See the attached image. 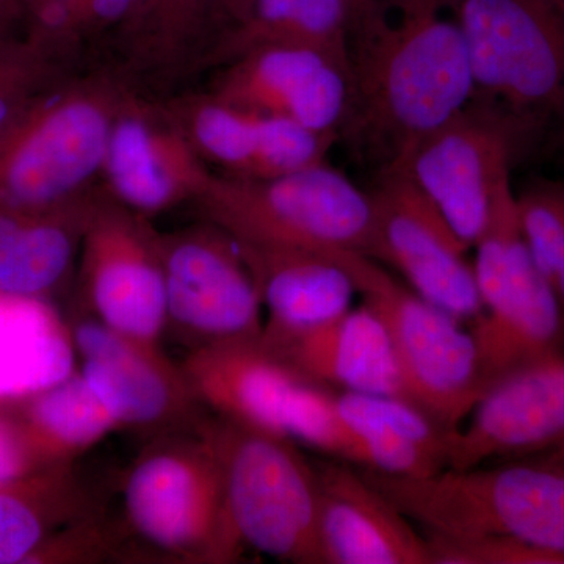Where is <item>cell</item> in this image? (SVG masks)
<instances>
[{"mask_svg": "<svg viewBox=\"0 0 564 564\" xmlns=\"http://www.w3.org/2000/svg\"><path fill=\"white\" fill-rule=\"evenodd\" d=\"M24 35L82 62L87 47L117 40L143 0H21Z\"/></svg>", "mask_w": 564, "mask_h": 564, "instance_id": "obj_30", "label": "cell"}, {"mask_svg": "<svg viewBox=\"0 0 564 564\" xmlns=\"http://www.w3.org/2000/svg\"><path fill=\"white\" fill-rule=\"evenodd\" d=\"M456 0H378L350 29V90L339 140L378 173L474 99Z\"/></svg>", "mask_w": 564, "mask_h": 564, "instance_id": "obj_1", "label": "cell"}, {"mask_svg": "<svg viewBox=\"0 0 564 564\" xmlns=\"http://www.w3.org/2000/svg\"><path fill=\"white\" fill-rule=\"evenodd\" d=\"M98 191L51 209L0 206V295L43 300L69 281Z\"/></svg>", "mask_w": 564, "mask_h": 564, "instance_id": "obj_24", "label": "cell"}, {"mask_svg": "<svg viewBox=\"0 0 564 564\" xmlns=\"http://www.w3.org/2000/svg\"><path fill=\"white\" fill-rule=\"evenodd\" d=\"M192 206L239 242L367 254L372 239L369 192L326 163L269 180L214 173Z\"/></svg>", "mask_w": 564, "mask_h": 564, "instance_id": "obj_5", "label": "cell"}, {"mask_svg": "<svg viewBox=\"0 0 564 564\" xmlns=\"http://www.w3.org/2000/svg\"><path fill=\"white\" fill-rule=\"evenodd\" d=\"M20 2H21V0H20Z\"/></svg>", "mask_w": 564, "mask_h": 564, "instance_id": "obj_41", "label": "cell"}, {"mask_svg": "<svg viewBox=\"0 0 564 564\" xmlns=\"http://www.w3.org/2000/svg\"><path fill=\"white\" fill-rule=\"evenodd\" d=\"M132 85L117 66L77 70L0 140V206L51 209L98 187L115 115Z\"/></svg>", "mask_w": 564, "mask_h": 564, "instance_id": "obj_2", "label": "cell"}, {"mask_svg": "<svg viewBox=\"0 0 564 564\" xmlns=\"http://www.w3.org/2000/svg\"><path fill=\"white\" fill-rule=\"evenodd\" d=\"M543 462L554 464V466H558L564 469V444L554 448V451L545 452Z\"/></svg>", "mask_w": 564, "mask_h": 564, "instance_id": "obj_38", "label": "cell"}, {"mask_svg": "<svg viewBox=\"0 0 564 564\" xmlns=\"http://www.w3.org/2000/svg\"><path fill=\"white\" fill-rule=\"evenodd\" d=\"M452 440L448 469L545 454L564 444V358L494 386Z\"/></svg>", "mask_w": 564, "mask_h": 564, "instance_id": "obj_17", "label": "cell"}, {"mask_svg": "<svg viewBox=\"0 0 564 564\" xmlns=\"http://www.w3.org/2000/svg\"><path fill=\"white\" fill-rule=\"evenodd\" d=\"M554 289L556 295H558L560 302H562V306L564 307V251L562 263H560L558 273H556L555 276Z\"/></svg>", "mask_w": 564, "mask_h": 564, "instance_id": "obj_39", "label": "cell"}, {"mask_svg": "<svg viewBox=\"0 0 564 564\" xmlns=\"http://www.w3.org/2000/svg\"><path fill=\"white\" fill-rule=\"evenodd\" d=\"M74 351L43 300L0 295V399L61 383L73 373Z\"/></svg>", "mask_w": 564, "mask_h": 564, "instance_id": "obj_27", "label": "cell"}, {"mask_svg": "<svg viewBox=\"0 0 564 564\" xmlns=\"http://www.w3.org/2000/svg\"><path fill=\"white\" fill-rule=\"evenodd\" d=\"M340 415L361 448L362 469L423 478L448 469L452 430L408 400L336 391Z\"/></svg>", "mask_w": 564, "mask_h": 564, "instance_id": "obj_25", "label": "cell"}, {"mask_svg": "<svg viewBox=\"0 0 564 564\" xmlns=\"http://www.w3.org/2000/svg\"><path fill=\"white\" fill-rule=\"evenodd\" d=\"M410 521L444 536H505L564 555V469L543 459L397 477L359 467Z\"/></svg>", "mask_w": 564, "mask_h": 564, "instance_id": "obj_4", "label": "cell"}, {"mask_svg": "<svg viewBox=\"0 0 564 564\" xmlns=\"http://www.w3.org/2000/svg\"><path fill=\"white\" fill-rule=\"evenodd\" d=\"M250 3L251 0H210L209 50L212 44H214V41L217 40L223 32L228 31L231 25L236 24V22L243 17L245 11L250 7Z\"/></svg>", "mask_w": 564, "mask_h": 564, "instance_id": "obj_34", "label": "cell"}, {"mask_svg": "<svg viewBox=\"0 0 564 564\" xmlns=\"http://www.w3.org/2000/svg\"><path fill=\"white\" fill-rule=\"evenodd\" d=\"M161 232L150 218L96 193L77 272L82 311L113 332L161 344L166 291Z\"/></svg>", "mask_w": 564, "mask_h": 564, "instance_id": "obj_9", "label": "cell"}, {"mask_svg": "<svg viewBox=\"0 0 564 564\" xmlns=\"http://www.w3.org/2000/svg\"><path fill=\"white\" fill-rule=\"evenodd\" d=\"M318 532L325 564H430L426 536L345 463H318Z\"/></svg>", "mask_w": 564, "mask_h": 564, "instance_id": "obj_20", "label": "cell"}, {"mask_svg": "<svg viewBox=\"0 0 564 564\" xmlns=\"http://www.w3.org/2000/svg\"><path fill=\"white\" fill-rule=\"evenodd\" d=\"M261 344L293 372L314 383L408 400L391 336L367 306L304 332H262Z\"/></svg>", "mask_w": 564, "mask_h": 564, "instance_id": "obj_19", "label": "cell"}, {"mask_svg": "<svg viewBox=\"0 0 564 564\" xmlns=\"http://www.w3.org/2000/svg\"><path fill=\"white\" fill-rule=\"evenodd\" d=\"M474 99L527 141L564 115V31L547 0H456Z\"/></svg>", "mask_w": 564, "mask_h": 564, "instance_id": "obj_6", "label": "cell"}, {"mask_svg": "<svg viewBox=\"0 0 564 564\" xmlns=\"http://www.w3.org/2000/svg\"><path fill=\"white\" fill-rule=\"evenodd\" d=\"M329 256L351 278L364 306L388 329L408 400L445 429L458 432L484 397L473 333L454 315L393 280L364 252L332 251Z\"/></svg>", "mask_w": 564, "mask_h": 564, "instance_id": "obj_8", "label": "cell"}, {"mask_svg": "<svg viewBox=\"0 0 564 564\" xmlns=\"http://www.w3.org/2000/svg\"><path fill=\"white\" fill-rule=\"evenodd\" d=\"M118 430L106 404L82 373L33 393L20 432L39 464L68 466L73 458Z\"/></svg>", "mask_w": 564, "mask_h": 564, "instance_id": "obj_29", "label": "cell"}, {"mask_svg": "<svg viewBox=\"0 0 564 564\" xmlns=\"http://www.w3.org/2000/svg\"><path fill=\"white\" fill-rule=\"evenodd\" d=\"M161 242L166 329L191 348L261 339V299L234 237L202 220Z\"/></svg>", "mask_w": 564, "mask_h": 564, "instance_id": "obj_11", "label": "cell"}, {"mask_svg": "<svg viewBox=\"0 0 564 564\" xmlns=\"http://www.w3.org/2000/svg\"><path fill=\"white\" fill-rule=\"evenodd\" d=\"M525 143L513 122L473 101L388 170L413 182L470 248L485 232L497 188L511 176L514 155Z\"/></svg>", "mask_w": 564, "mask_h": 564, "instance_id": "obj_10", "label": "cell"}, {"mask_svg": "<svg viewBox=\"0 0 564 564\" xmlns=\"http://www.w3.org/2000/svg\"><path fill=\"white\" fill-rule=\"evenodd\" d=\"M470 333L484 395L507 378L564 358L562 302L534 265L527 245L514 256L499 292Z\"/></svg>", "mask_w": 564, "mask_h": 564, "instance_id": "obj_18", "label": "cell"}, {"mask_svg": "<svg viewBox=\"0 0 564 564\" xmlns=\"http://www.w3.org/2000/svg\"><path fill=\"white\" fill-rule=\"evenodd\" d=\"M35 456L25 443L20 430L9 423L0 422V485L13 484L29 477Z\"/></svg>", "mask_w": 564, "mask_h": 564, "instance_id": "obj_33", "label": "cell"}, {"mask_svg": "<svg viewBox=\"0 0 564 564\" xmlns=\"http://www.w3.org/2000/svg\"><path fill=\"white\" fill-rule=\"evenodd\" d=\"M95 511L69 464L0 485V564L35 558L55 527L79 521Z\"/></svg>", "mask_w": 564, "mask_h": 564, "instance_id": "obj_28", "label": "cell"}, {"mask_svg": "<svg viewBox=\"0 0 564 564\" xmlns=\"http://www.w3.org/2000/svg\"><path fill=\"white\" fill-rule=\"evenodd\" d=\"M163 99L203 161L226 176L269 180L321 165L339 140L240 109L207 90L173 93Z\"/></svg>", "mask_w": 564, "mask_h": 564, "instance_id": "obj_15", "label": "cell"}, {"mask_svg": "<svg viewBox=\"0 0 564 564\" xmlns=\"http://www.w3.org/2000/svg\"><path fill=\"white\" fill-rule=\"evenodd\" d=\"M232 536L285 563L323 562L315 466L288 437L218 419L215 422Z\"/></svg>", "mask_w": 564, "mask_h": 564, "instance_id": "obj_7", "label": "cell"}, {"mask_svg": "<svg viewBox=\"0 0 564 564\" xmlns=\"http://www.w3.org/2000/svg\"><path fill=\"white\" fill-rule=\"evenodd\" d=\"M348 74L321 52L252 51L215 69L212 95L240 109L339 137L348 106Z\"/></svg>", "mask_w": 564, "mask_h": 564, "instance_id": "obj_16", "label": "cell"}, {"mask_svg": "<svg viewBox=\"0 0 564 564\" xmlns=\"http://www.w3.org/2000/svg\"><path fill=\"white\" fill-rule=\"evenodd\" d=\"M372 239L367 256L392 265L413 291L459 322L485 313L466 243L399 170L378 173L369 192Z\"/></svg>", "mask_w": 564, "mask_h": 564, "instance_id": "obj_12", "label": "cell"}, {"mask_svg": "<svg viewBox=\"0 0 564 564\" xmlns=\"http://www.w3.org/2000/svg\"><path fill=\"white\" fill-rule=\"evenodd\" d=\"M129 532L172 563H231L242 556L229 527L215 422L159 434L122 484Z\"/></svg>", "mask_w": 564, "mask_h": 564, "instance_id": "obj_3", "label": "cell"}, {"mask_svg": "<svg viewBox=\"0 0 564 564\" xmlns=\"http://www.w3.org/2000/svg\"><path fill=\"white\" fill-rule=\"evenodd\" d=\"M547 154L564 165V115L549 129Z\"/></svg>", "mask_w": 564, "mask_h": 564, "instance_id": "obj_36", "label": "cell"}, {"mask_svg": "<svg viewBox=\"0 0 564 564\" xmlns=\"http://www.w3.org/2000/svg\"><path fill=\"white\" fill-rule=\"evenodd\" d=\"M122 76L137 90L165 96L202 73L210 46V0H143L113 41Z\"/></svg>", "mask_w": 564, "mask_h": 564, "instance_id": "obj_23", "label": "cell"}, {"mask_svg": "<svg viewBox=\"0 0 564 564\" xmlns=\"http://www.w3.org/2000/svg\"><path fill=\"white\" fill-rule=\"evenodd\" d=\"M236 242L269 313L262 332H304L351 310L358 292L332 256Z\"/></svg>", "mask_w": 564, "mask_h": 564, "instance_id": "obj_22", "label": "cell"}, {"mask_svg": "<svg viewBox=\"0 0 564 564\" xmlns=\"http://www.w3.org/2000/svg\"><path fill=\"white\" fill-rule=\"evenodd\" d=\"M24 33V10L20 0H0V46Z\"/></svg>", "mask_w": 564, "mask_h": 564, "instance_id": "obj_35", "label": "cell"}, {"mask_svg": "<svg viewBox=\"0 0 564 564\" xmlns=\"http://www.w3.org/2000/svg\"><path fill=\"white\" fill-rule=\"evenodd\" d=\"M378 0H347L348 18H350V29L370 17V13L377 7Z\"/></svg>", "mask_w": 564, "mask_h": 564, "instance_id": "obj_37", "label": "cell"}, {"mask_svg": "<svg viewBox=\"0 0 564 564\" xmlns=\"http://www.w3.org/2000/svg\"><path fill=\"white\" fill-rule=\"evenodd\" d=\"M555 17L558 18L560 24H562L564 31V0H547Z\"/></svg>", "mask_w": 564, "mask_h": 564, "instance_id": "obj_40", "label": "cell"}, {"mask_svg": "<svg viewBox=\"0 0 564 564\" xmlns=\"http://www.w3.org/2000/svg\"><path fill=\"white\" fill-rule=\"evenodd\" d=\"M70 337L82 358V377L118 429L154 437L203 422L202 404L161 344L124 336L85 314Z\"/></svg>", "mask_w": 564, "mask_h": 564, "instance_id": "obj_14", "label": "cell"}, {"mask_svg": "<svg viewBox=\"0 0 564 564\" xmlns=\"http://www.w3.org/2000/svg\"><path fill=\"white\" fill-rule=\"evenodd\" d=\"M265 47L321 52L350 80L347 0H251L243 17L214 41L202 70L220 68Z\"/></svg>", "mask_w": 564, "mask_h": 564, "instance_id": "obj_26", "label": "cell"}, {"mask_svg": "<svg viewBox=\"0 0 564 564\" xmlns=\"http://www.w3.org/2000/svg\"><path fill=\"white\" fill-rule=\"evenodd\" d=\"M212 174L165 99L132 87L111 124L101 170L104 192L151 218L193 204Z\"/></svg>", "mask_w": 564, "mask_h": 564, "instance_id": "obj_13", "label": "cell"}, {"mask_svg": "<svg viewBox=\"0 0 564 564\" xmlns=\"http://www.w3.org/2000/svg\"><path fill=\"white\" fill-rule=\"evenodd\" d=\"M80 63L24 33L0 46V140L33 104L80 69Z\"/></svg>", "mask_w": 564, "mask_h": 564, "instance_id": "obj_31", "label": "cell"}, {"mask_svg": "<svg viewBox=\"0 0 564 564\" xmlns=\"http://www.w3.org/2000/svg\"><path fill=\"white\" fill-rule=\"evenodd\" d=\"M516 207L534 265L554 285L564 251V182L530 185L516 195Z\"/></svg>", "mask_w": 564, "mask_h": 564, "instance_id": "obj_32", "label": "cell"}, {"mask_svg": "<svg viewBox=\"0 0 564 564\" xmlns=\"http://www.w3.org/2000/svg\"><path fill=\"white\" fill-rule=\"evenodd\" d=\"M181 369L199 404L218 417L289 440L293 400L306 378L274 358L261 339L191 348Z\"/></svg>", "mask_w": 564, "mask_h": 564, "instance_id": "obj_21", "label": "cell"}]
</instances>
